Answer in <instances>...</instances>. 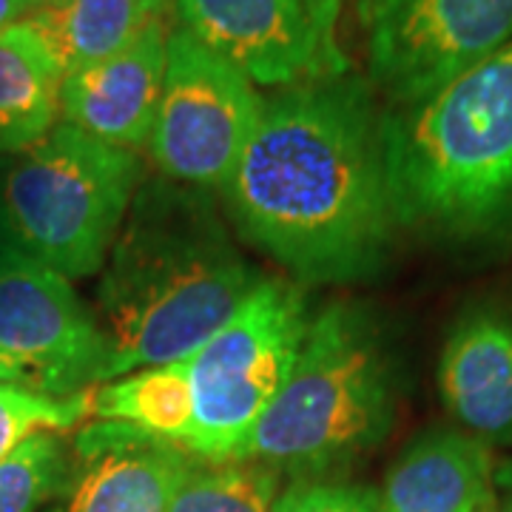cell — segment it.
Wrapping results in <instances>:
<instances>
[{"label":"cell","mask_w":512,"mask_h":512,"mask_svg":"<svg viewBox=\"0 0 512 512\" xmlns=\"http://www.w3.org/2000/svg\"><path fill=\"white\" fill-rule=\"evenodd\" d=\"M439 393L464 433L512 444V316L498 308L464 313L439 359Z\"/></svg>","instance_id":"obj_13"},{"label":"cell","mask_w":512,"mask_h":512,"mask_svg":"<svg viewBox=\"0 0 512 512\" xmlns=\"http://www.w3.org/2000/svg\"><path fill=\"white\" fill-rule=\"evenodd\" d=\"M308 325V305L296 285L259 279L234 316L185 359L194 399L188 456L202 464L237 461L256 421L288 382Z\"/></svg>","instance_id":"obj_6"},{"label":"cell","mask_w":512,"mask_h":512,"mask_svg":"<svg viewBox=\"0 0 512 512\" xmlns=\"http://www.w3.org/2000/svg\"><path fill=\"white\" fill-rule=\"evenodd\" d=\"M384 165L399 228L458 245L512 237V43L387 111Z\"/></svg>","instance_id":"obj_3"},{"label":"cell","mask_w":512,"mask_h":512,"mask_svg":"<svg viewBox=\"0 0 512 512\" xmlns=\"http://www.w3.org/2000/svg\"><path fill=\"white\" fill-rule=\"evenodd\" d=\"M89 419L117 421L188 453L194 439V399L188 365L143 367L86 393Z\"/></svg>","instance_id":"obj_16"},{"label":"cell","mask_w":512,"mask_h":512,"mask_svg":"<svg viewBox=\"0 0 512 512\" xmlns=\"http://www.w3.org/2000/svg\"><path fill=\"white\" fill-rule=\"evenodd\" d=\"M111 342L72 279L32 259L0 271V384L74 399L109 382Z\"/></svg>","instance_id":"obj_9"},{"label":"cell","mask_w":512,"mask_h":512,"mask_svg":"<svg viewBox=\"0 0 512 512\" xmlns=\"http://www.w3.org/2000/svg\"><path fill=\"white\" fill-rule=\"evenodd\" d=\"M60 86L63 72L29 23L0 32V157L26 151L55 128Z\"/></svg>","instance_id":"obj_15"},{"label":"cell","mask_w":512,"mask_h":512,"mask_svg":"<svg viewBox=\"0 0 512 512\" xmlns=\"http://www.w3.org/2000/svg\"><path fill=\"white\" fill-rule=\"evenodd\" d=\"M72 464L57 433L23 441L15 453L0 458V512H35L57 493H66Z\"/></svg>","instance_id":"obj_19"},{"label":"cell","mask_w":512,"mask_h":512,"mask_svg":"<svg viewBox=\"0 0 512 512\" xmlns=\"http://www.w3.org/2000/svg\"><path fill=\"white\" fill-rule=\"evenodd\" d=\"M86 419V393L74 399H52L15 384H0V458L15 453L23 441L40 433H66Z\"/></svg>","instance_id":"obj_20"},{"label":"cell","mask_w":512,"mask_h":512,"mask_svg":"<svg viewBox=\"0 0 512 512\" xmlns=\"http://www.w3.org/2000/svg\"><path fill=\"white\" fill-rule=\"evenodd\" d=\"M262 276L222 228L208 191L140 185L100 276L111 379L183 362L234 316Z\"/></svg>","instance_id":"obj_2"},{"label":"cell","mask_w":512,"mask_h":512,"mask_svg":"<svg viewBox=\"0 0 512 512\" xmlns=\"http://www.w3.org/2000/svg\"><path fill=\"white\" fill-rule=\"evenodd\" d=\"M274 512H382L379 493L362 484L299 481L279 493Z\"/></svg>","instance_id":"obj_21"},{"label":"cell","mask_w":512,"mask_h":512,"mask_svg":"<svg viewBox=\"0 0 512 512\" xmlns=\"http://www.w3.org/2000/svg\"><path fill=\"white\" fill-rule=\"evenodd\" d=\"M23 259H29V256L20 251L18 239L12 234L9 220H6V214H3V205H0V271L9 268V265H18Z\"/></svg>","instance_id":"obj_23"},{"label":"cell","mask_w":512,"mask_h":512,"mask_svg":"<svg viewBox=\"0 0 512 512\" xmlns=\"http://www.w3.org/2000/svg\"><path fill=\"white\" fill-rule=\"evenodd\" d=\"M165 37L163 18L151 20L117 55L66 74L60 86L63 123L106 146L134 154L146 148L163 92Z\"/></svg>","instance_id":"obj_12"},{"label":"cell","mask_w":512,"mask_h":512,"mask_svg":"<svg viewBox=\"0 0 512 512\" xmlns=\"http://www.w3.org/2000/svg\"><path fill=\"white\" fill-rule=\"evenodd\" d=\"M279 501V470L262 461H197L168 512H274Z\"/></svg>","instance_id":"obj_18"},{"label":"cell","mask_w":512,"mask_h":512,"mask_svg":"<svg viewBox=\"0 0 512 512\" xmlns=\"http://www.w3.org/2000/svg\"><path fill=\"white\" fill-rule=\"evenodd\" d=\"M140 3H143V9H146L151 18H163L174 0H140Z\"/></svg>","instance_id":"obj_25"},{"label":"cell","mask_w":512,"mask_h":512,"mask_svg":"<svg viewBox=\"0 0 512 512\" xmlns=\"http://www.w3.org/2000/svg\"><path fill=\"white\" fill-rule=\"evenodd\" d=\"M370 86L413 106L512 43V0H365Z\"/></svg>","instance_id":"obj_8"},{"label":"cell","mask_w":512,"mask_h":512,"mask_svg":"<svg viewBox=\"0 0 512 512\" xmlns=\"http://www.w3.org/2000/svg\"><path fill=\"white\" fill-rule=\"evenodd\" d=\"M26 20V6L23 0H0V32Z\"/></svg>","instance_id":"obj_24"},{"label":"cell","mask_w":512,"mask_h":512,"mask_svg":"<svg viewBox=\"0 0 512 512\" xmlns=\"http://www.w3.org/2000/svg\"><path fill=\"white\" fill-rule=\"evenodd\" d=\"M57 0H23V6H26V18L29 15H35L40 9H49V6H55Z\"/></svg>","instance_id":"obj_26"},{"label":"cell","mask_w":512,"mask_h":512,"mask_svg":"<svg viewBox=\"0 0 512 512\" xmlns=\"http://www.w3.org/2000/svg\"><path fill=\"white\" fill-rule=\"evenodd\" d=\"M396 416V370L376 319L348 302L311 316L291 376L237 461L322 473L376 447Z\"/></svg>","instance_id":"obj_4"},{"label":"cell","mask_w":512,"mask_h":512,"mask_svg":"<svg viewBox=\"0 0 512 512\" xmlns=\"http://www.w3.org/2000/svg\"><path fill=\"white\" fill-rule=\"evenodd\" d=\"M495 507L493 450L461 430H430L413 441L379 490L382 512H490Z\"/></svg>","instance_id":"obj_14"},{"label":"cell","mask_w":512,"mask_h":512,"mask_svg":"<svg viewBox=\"0 0 512 512\" xmlns=\"http://www.w3.org/2000/svg\"><path fill=\"white\" fill-rule=\"evenodd\" d=\"M262 114V97L234 63L188 29L165 37L160 106L148 151L168 183L222 191L234 177Z\"/></svg>","instance_id":"obj_7"},{"label":"cell","mask_w":512,"mask_h":512,"mask_svg":"<svg viewBox=\"0 0 512 512\" xmlns=\"http://www.w3.org/2000/svg\"><path fill=\"white\" fill-rule=\"evenodd\" d=\"M151 18L140 0H57L23 20L32 26L63 77L117 55Z\"/></svg>","instance_id":"obj_17"},{"label":"cell","mask_w":512,"mask_h":512,"mask_svg":"<svg viewBox=\"0 0 512 512\" xmlns=\"http://www.w3.org/2000/svg\"><path fill=\"white\" fill-rule=\"evenodd\" d=\"M498 512H512V476L507 478V495H504V501L498 504Z\"/></svg>","instance_id":"obj_27"},{"label":"cell","mask_w":512,"mask_h":512,"mask_svg":"<svg viewBox=\"0 0 512 512\" xmlns=\"http://www.w3.org/2000/svg\"><path fill=\"white\" fill-rule=\"evenodd\" d=\"M74 450L80 470L57 512H168L177 487L197 464L183 450L117 421L83 427Z\"/></svg>","instance_id":"obj_11"},{"label":"cell","mask_w":512,"mask_h":512,"mask_svg":"<svg viewBox=\"0 0 512 512\" xmlns=\"http://www.w3.org/2000/svg\"><path fill=\"white\" fill-rule=\"evenodd\" d=\"M183 29L256 86L285 89L350 72L348 57L313 26L302 0H174Z\"/></svg>","instance_id":"obj_10"},{"label":"cell","mask_w":512,"mask_h":512,"mask_svg":"<svg viewBox=\"0 0 512 512\" xmlns=\"http://www.w3.org/2000/svg\"><path fill=\"white\" fill-rule=\"evenodd\" d=\"M143 185L134 151L60 123L0 171V205L20 251L66 276L103 271Z\"/></svg>","instance_id":"obj_5"},{"label":"cell","mask_w":512,"mask_h":512,"mask_svg":"<svg viewBox=\"0 0 512 512\" xmlns=\"http://www.w3.org/2000/svg\"><path fill=\"white\" fill-rule=\"evenodd\" d=\"M302 3L311 15L313 26L319 29V35L336 46V23H339V12H342V0H302Z\"/></svg>","instance_id":"obj_22"},{"label":"cell","mask_w":512,"mask_h":512,"mask_svg":"<svg viewBox=\"0 0 512 512\" xmlns=\"http://www.w3.org/2000/svg\"><path fill=\"white\" fill-rule=\"evenodd\" d=\"M259 251L305 282L379 274L399 231L384 165V111L362 74L302 80L262 100L222 188Z\"/></svg>","instance_id":"obj_1"},{"label":"cell","mask_w":512,"mask_h":512,"mask_svg":"<svg viewBox=\"0 0 512 512\" xmlns=\"http://www.w3.org/2000/svg\"><path fill=\"white\" fill-rule=\"evenodd\" d=\"M490 512H498V507H495V510H490Z\"/></svg>","instance_id":"obj_28"}]
</instances>
